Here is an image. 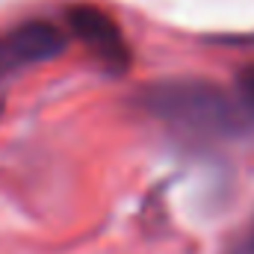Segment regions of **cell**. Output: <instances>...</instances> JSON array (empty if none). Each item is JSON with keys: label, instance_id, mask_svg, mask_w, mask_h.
Returning a JSON list of instances; mask_svg holds the SVG:
<instances>
[{"label": "cell", "instance_id": "277c9868", "mask_svg": "<svg viewBox=\"0 0 254 254\" xmlns=\"http://www.w3.org/2000/svg\"><path fill=\"white\" fill-rule=\"evenodd\" d=\"M237 95L243 98V104L254 113V63L237 71Z\"/></svg>", "mask_w": 254, "mask_h": 254}, {"label": "cell", "instance_id": "5b68a950", "mask_svg": "<svg viewBox=\"0 0 254 254\" xmlns=\"http://www.w3.org/2000/svg\"><path fill=\"white\" fill-rule=\"evenodd\" d=\"M228 254H254V225L249 228V234H246L243 240H237V243L228 249Z\"/></svg>", "mask_w": 254, "mask_h": 254}, {"label": "cell", "instance_id": "7a4b0ae2", "mask_svg": "<svg viewBox=\"0 0 254 254\" xmlns=\"http://www.w3.org/2000/svg\"><path fill=\"white\" fill-rule=\"evenodd\" d=\"M65 24H68V33L80 39V45L92 54V60H98V65L107 74H113V77L127 74L130 45L125 42L122 27L116 24V18L110 12L89 6V3H77V6H68Z\"/></svg>", "mask_w": 254, "mask_h": 254}, {"label": "cell", "instance_id": "3957f363", "mask_svg": "<svg viewBox=\"0 0 254 254\" xmlns=\"http://www.w3.org/2000/svg\"><path fill=\"white\" fill-rule=\"evenodd\" d=\"M65 45H68L65 33L54 21H45V18H30L3 30L0 33V80L30 65L57 60L65 51Z\"/></svg>", "mask_w": 254, "mask_h": 254}, {"label": "cell", "instance_id": "8992f818", "mask_svg": "<svg viewBox=\"0 0 254 254\" xmlns=\"http://www.w3.org/2000/svg\"><path fill=\"white\" fill-rule=\"evenodd\" d=\"M0 113H3V98H0Z\"/></svg>", "mask_w": 254, "mask_h": 254}, {"label": "cell", "instance_id": "6da1fadb", "mask_svg": "<svg viewBox=\"0 0 254 254\" xmlns=\"http://www.w3.org/2000/svg\"><path fill=\"white\" fill-rule=\"evenodd\" d=\"M139 101L157 122L195 142L240 139L254 127V113L243 98L207 80H163L148 86Z\"/></svg>", "mask_w": 254, "mask_h": 254}]
</instances>
